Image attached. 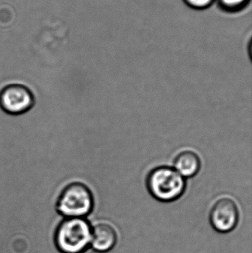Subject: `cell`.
I'll use <instances>...</instances> for the list:
<instances>
[{
  "mask_svg": "<svg viewBox=\"0 0 252 253\" xmlns=\"http://www.w3.org/2000/svg\"><path fill=\"white\" fill-rule=\"evenodd\" d=\"M186 186L185 178L171 167H157L146 178L149 193L160 202L177 200L183 196Z\"/></svg>",
  "mask_w": 252,
  "mask_h": 253,
  "instance_id": "cell-2",
  "label": "cell"
},
{
  "mask_svg": "<svg viewBox=\"0 0 252 253\" xmlns=\"http://www.w3.org/2000/svg\"><path fill=\"white\" fill-rule=\"evenodd\" d=\"M93 196L88 187L80 182L65 187L56 203L57 212L65 218H84L93 208Z\"/></svg>",
  "mask_w": 252,
  "mask_h": 253,
  "instance_id": "cell-3",
  "label": "cell"
},
{
  "mask_svg": "<svg viewBox=\"0 0 252 253\" xmlns=\"http://www.w3.org/2000/svg\"><path fill=\"white\" fill-rule=\"evenodd\" d=\"M34 104L32 92L23 84H9L0 91V107L10 115L25 114Z\"/></svg>",
  "mask_w": 252,
  "mask_h": 253,
  "instance_id": "cell-4",
  "label": "cell"
},
{
  "mask_svg": "<svg viewBox=\"0 0 252 253\" xmlns=\"http://www.w3.org/2000/svg\"><path fill=\"white\" fill-rule=\"evenodd\" d=\"M239 221V211L235 201L221 198L213 205L210 213L212 227L219 233H229L236 227Z\"/></svg>",
  "mask_w": 252,
  "mask_h": 253,
  "instance_id": "cell-5",
  "label": "cell"
},
{
  "mask_svg": "<svg viewBox=\"0 0 252 253\" xmlns=\"http://www.w3.org/2000/svg\"><path fill=\"white\" fill-rule=\"evenodd\" d=\"M223 11L227 13H237L245 8L250 0H216Z\"/></svg>",
  "mask_w": 252,
  "mask_h": 253,
  "instance_id": "cell-8",
  "label": "cell"
},
{
  "mask_svg": "<svg viewBox=\"0 0 252 253\" xmlns=\"http://www.w3.org/2000/svg\"><path fill=\"white\" fill-rule=\"evenodd\" d=\"M183 2L193 10H204L210 8L216 0H183Z\"/></svg>",
  "mask_w": 252,
  "mask_h": 253,
  "instance_id": "cell-9",
  "label": "cell"
},
{
  "mask_svg": "<svg viewBox=\"0 0 252 253\" xmlns=\"http://www.w3.org/2000/svg\"><path fill=\"white\" fill-rule=\"evenodd\" d=\"M116 230L110 224L100 223L92 228L90 245L94 251L99 253L111 251L117 243Z\"/></svg>",
  "mask_w": 252,
  "mask_h": 253,
  "instance_id": "cell-6",
  "label": "cell"
},
{
  "mask_svg": "<svg viewBox=\"0 0 252 253\" xmlns=\"http://www.w3.org/2000/svg\"><path fill=\"white\" fill-rule=\"evenodd\" d=\"M174 169L183 178H192L201 169V159L195 152L185 150L174 159Z\"/></svg>",
  "mask_w": 252,
  "mask_h": 253,
  "instance_id": "cell-7",
  "label": "cell"
},
{
  "mask_svg": "<svg viewBox=\"0 0 252 253\" xmlns=\"http://www.w3.org/2000/svg\"><path fill=\"white\" fill-rule=\"evenodd\" d=\"M92 228L84 218H65L55 233V244L62 253H82L91 241Z\"/></svg>",
  "mask_w": 252,
  "mask_h": 253,
  "instance_id": "cell-1",
  "label": "cell"
}]
</instances>
